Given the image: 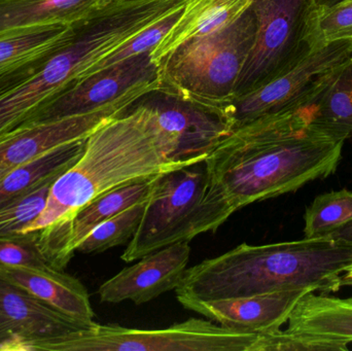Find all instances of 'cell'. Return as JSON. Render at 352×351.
I'll list each match as a JSON object with an SVG mask.
<instances>
[{
	"instance_id": "obj_17",
	"label": "cell",
	"mask_w": 352,
	"mask_h": 351,
	"mask_svg": "<svg viewBox=\"0 0 352 351\" xmlns=\"http://www.w3.org/2000/svg\"><path fill=\"white\" fill-rule=\"evenodd\" d=\"M299 109L308 129L352 141V59L332 70Z\"/></svg>"
},
{
	"instance_id": "obj_30",
	"label": "cell",
	"mask_w": 352,
	"mask_h": 351,
	"mask_svg": "<svg viewBox=\"0 0 352 351\" xmlns=\"http://www.w3.org/2000/svg\"><path fill=\"white\" fill-rule=\"evenodd\" d=\"M329 237L342 242L352 243V222L339 229L336 232L332 233Z\"/></svg>"
},
{
	"instance_id": "obj_1",
	"label": "cell",
	"mask_w": 352,
	"mask_h": 351,
	"mask_svg": "<svg viewBox=\"0 0 352 351\" xmlns=\"http://www.w3.org/2000/svg\"><path fill=\"white\" fill-rule=\"evenodd\" d=\"M345 140L307 128L300 109L232 131L205 159L209 192L234 214L334 174Z\"/></svg>"
},
{
	"instance_id": "obj_14",
	"label": "cell",
	"mask_w": 352,
	"mask_h": 351,
	"mask_svg": "<svg viewBox=\"0 0 352 351\" xmlns=\"http://www.w3.org/2000/svg\"><path fill=\"white\" fill-rule=\"evenodd\" d=\"M85 327L0 274V351H16L23 342Z\"/></svg>"
},
{
	"instance_id": "obj_28",
	"label": "cell",
	"mask_w": 352,
	"mask_h": 351,
	"mask_svg": "<svg viewBox=\"0 0 352 351\" xmlns=\"http://www.w3.org/2000/svg\"><path fill=\"white\" fill-rule=\"evenodd\" d=\"M345 39H352V0L316 12L308 35L312 49Z\"/></svg>"
},
{
	"instance_id": "obj_5",
	"label": "cell",
	"mask_w": 352,
	"mask_h": 351,
	"mask_svg": "<svg viewBox=\"0 0 352 351\" xmlns=\"http://www.w3.org/2000/svg\"><path fill=\"white\" fill-rule=\"evenodd\" d=\"M256 31L250 8L229 26L184 43L159 64V89L219 113L233 99Z\"/></svg>"
},
{
	"instance_id": "obj_4",
	"label": "cell",
	"mask_w": 352,
	"mask_h": 351,
	"mask_svg": "<svg viewBox=\"0 0 352 351\" xmlns=\"http://www.w3.org/2000/svg\"><path fill=\"white\" fill-rule=\"evenodd\" d=\"M232 212L209 192L205 161L154 177L140 226L122 260L138 261L171 245L214 232Z\"/></svg>"
},
{
	"instance_id": "obj_15",
	"label": "cell",
	"mask_w": 352,
	"mask_h": 351,
	"mask_svg": "<svg viewBox=\"0 0 352 351\" xmlns=\"http://www.w3.org/2000/svg\"><path fill=\"white\" fill-rule=\"evenodd\" d=\"M152 179L111 190L80 208L69 224L53 238L38 245L52 267L63 270L78 245L97 226L133 204L146 201Z\"/></svg>"
},
{
	"instance_id": "obj_18",
	"label": "cell",
	"mask_w": 352,
	"mask_h": 351,
	"mask_svg": "<svg viewBox=\"0 0 352 351\" xmlns=\"http://www.w3.org/2000/svg\"><path fill=\"white\" fill-rule=\"evenodd\" d=\"M252 2V0H184L179 18L151 52L153 61L159 66L184 43L229 26L250 8Z\"/></svg>"
},
{
	"instance_id": "obj_3",
	"label": "cell",
	"mask_w": 352,
	"mask_h": 351,
	"mask_svg": "<svg viewBox=\"0 0 352 351\" xmlns=\"http://www.w3.org/2000/svg\"><path fill=\"white\" fill-rule=\"evenodd\" d=\"M352 270V243L330 237L272 245L242 243L186 269L177 299L219 300L310 288L337 293Z\"/></svg>"
},
{
	"instance_id": "obj_32",
	"label": "cell",
	"mask_w": 352,
	"mask_h": 351,
	"mask_svg": "<svg viewBox=\"0 0 352 351\" xmlns=\"http://www.w3.org/2000/svg\"><path fill=\"white\" fill-rule=\"evenodd\" d=\"M352 286V276L346 273L342 276V286Z\"/></svg>"
},
{
	"instance_id": "obj_23",
	"label": "cell",
	"mask_w": 352,
	"mask_h": 351,
	"mask_svg": "<svg viewBox=\"0 0 352 351\" xmlns=\"http://www.w3.org/2000/svg\"><path fill=\"white\" fill-rule=\"evenodd\" d=\"M146 202L133 204L101 223L80 242L76 251L88 255L103 253L129 242L140 226Z\"/></svg>"
},
{
	"instance_id": "obj_27",
	"label": "cell",
	"mask_w": 352,
	"mask_h": 351,
	"mask_svg": "<svg viewBox=\"0 0 352 351\" xmlns=\"http://www.w3.org/2000/svg\"><path fill=\"white\" fill-rule=\"evenodd\" d=\"M182 12V5L176 8L175 10L167 14L161 20L157 21L156 23L151 25L148 28L140 31L138 34L132 37L127 43H124L111 55L107 56L104 59L93 65L82 78L91 76V74L95 73L99 70L104 69V68L109 67V66L113 65L118 62L123 61V60L133 57V56L140 55V54L146 53V52H152L154 47L160 43L161 39L165 36V34L170 30L171 27L175 25Z\"/></svg>"
},
{
	"instance_id": "obj_6",
	"label": "cell",
	"mask_w": 352,
	"mask_h": 351,
	"mask_svg": "<svg viewBox=\"0 0 352 351\" xmlns=\"http://www.w3.org/2000/svg\"><path fill=\"white\" fill-rule=\"evenodd\" d=\"M258 336L209 319H190L158 330L94 323L66 335L29 340L18 351H248Z\"/></svg>"
},
{
	"instance_id": "obj_31",
	"label": "cell",
	"mask_w": 352,
	"mask_h": 351,
	"mask_svg": "<svg viewBox=\"0 0 352 351\" xmlns=\"http://www.w3.org/2000/svg\"><path fill=\"white\" fill-rule=\"evenodd\" d=\"M314 1H316V12H322L346 0H314Z\"/></svg>"
},
{
	"instance_id": "obj_29",
	"label": "cell",
	"mask_w": 352,
	"mask_h": 351,
	"mask_svg": "<svg viewBox=\"0 0 352 351\" xmlns=\"http://www.w3.org/2000/svg\"><path fill=\"white\" fill-rule=\"evenodd\" d=\"M0 266L52 267L39 249L36 232L16 233L0 237Z\"/></svg>"
},
{
	"instance_id": "obj_8",
	"label": "cell",
	"mask_w": 352,
	"mask_h": 351,
	"mask_svg": "<svg viewBox=\"0 0 352 351\" xmlns=\"http://www.w3.org/2000/svg\"><path fill=\"white\" fill-rule=\"evenodd\" d=\"M352 56V39L335 41L314 49L291 69L219 109L230 130L263 117L297 111L332 70Z\"/></svg>"
},
{
	"instance_id": "obj_21",
	"label": "cell",
	"mask_w": 352,
	"mask_h": 351,
	"mask_svg": "<svg viewBox=\"0 0 352 351\" xmlns=\"http://www.w3.org/2000/svg\"><path fill=\"white\" fill-rule=\"evenodd\" d=\"M86 139L58 146L6 173L0 179V206L57 179L82 156Z\"/></svg>"
},
{
	"instance_id": "obj_12",
	"label": "cell",
	"mask_w": 352,
	"mask_h": 351,
	"mask_svg": "<svg viewBox=\"0 0 352 351\" xmlns=\"http://www.w3.org/2000/svg\"><path fill=\"white\" fill-rule=\"evenodd\" d=\"M188 242L175 243L138 260L99 286L102 303L142 305L179 286L190 262Z\"/></svg>"
},
{
	"instance_id": "obj_2",
	"label": "cell",
	"mask_w": 352,
	"mask_h": 351,
	"mask_svg": "<svg viewBox=\"0 0 352 351\" xmlns=\"http://www.w3.org/2000/svg\"><path fill=\"white\" fill-rule=\"evenodd\" d=\"M192 164L196 162L173 160V146L155 111L138 98L88 136L82 156L52 185L43 212L19 233L35 231L41 245L59 234L95 198Z\"/></svg>"
},
{
	"instance_id": "obj_20",
	"label": "cell",
	"mask_w": 352,
	"mask_h": 351,
	"mask_svg": "<svg viewBox=\"0 0 352 351\" xmlns=\"http://www.w3.org/2000/svg\"><path fill=\"white\" fill-rule=\"evenodd\" d=\"M287 331L352 343V298L306 294L289 317Z\"/></svg>"
},
{
	"instance_id": "obj_9",
	"label": "cell",
	"mask_w": 352,
	"mask_h": 351,
	"mask_svg": "<svg viewBox=\"0 0 352 351\" xmlns=\"http://www.w3.org/2000/svg\"><path fill=\"white\" fill-rule=\"evenodd\" d=\"M159 82V66L151 52H146L72 82L35 109L19 128L92 113L134 89Z\"/></svg>"
},
{
	"instance_id": "obj_16",
	"label": "cell",
	"mask_w": 352,
	"mask_h": 351,
	"mask_svg": "<svg viewBox=\"0 0 352 351\" xmlns=\"http://www.w3.org/2000/svg\"><path fill=\"white\" fill-rule=\"evenodd\" d=\"M0 274L74 321L84 326L95 323L88 291L63 270L0 266Z\"/></svg>"
},
{
	"instance_id": "obj_13",
	"label": "cell",
	"mask_w": 352,
	"mask_h": 351,
	"mask_svg": "<svg viewBox=\"0 0 352 351\" xmlns=\"http://www.w3.org/2000/svg\"><path fill=\"white\" fill-rule=\"evenodd\" d=\"M310 292L314 291L300 288L219 300H177L184 308L221 327L243 333L263 334L280 329L289 321L298 302Z\"/></svg>"
},
{
	"instance_id": "obj_7",
	"label": "cell",
	"mask_w": 352,
	"mask_h": 351,
	"mask_svg": "<svg viewBox=\"0 0 352 351\" xmlns=\"http://www.w3.org/2000/svg\"><path fill=\"white\" fill-rule=\"evenodd\" d=\"M250 8L256 37L233 98L291 69L314 51L308 35L316 14L314 0H252Z\"/></svg>"
},
{
	"instance_id": "obj_11",
	"label": "cell",
	"mask_w": 352,
	"mask_h": 351,
	"mask_svg": "<svg viewBox=\"0 0 352 351\" xmlns=\"http://www.w3.org/2000/svg\"><path fill=\"white\" fill-rule=\"evenodd\" d=\"M140 99L155 111L159 126L173 146V160L202 162L231 133L219 111L159 87Z\"/></svg>"
},
{
	"instance_id": "obj_26",
	"label": "cell",
	"mask_w": 352,
	"mask_h": 351,
	"mask_svg": "<svg viewBox=\"0 0 352 351\" xmlns=\"http://www.w3.org/2000/svg\"><path fill=\"white\" fill-rule=\"evenodd\" d=\"M351 342L278 329L258 334L248 351H347Z\"/></svg>"
},
{
	"instance_id": "obj_24",
	"label": "cell",
	"mask_w": 352,
	"mask_h": 351,
	"mask_svg": "<svg viewBox=\"0 0 352 351\" xmlns=\"http://www.w3.org/2000/svg\"><path fill=\"white\" fill-rule=\"evenodd\" d=\"M69 25L31 27L0 38V74L61 36Z\"/></svg>"
},
{
	"instance_id": "obj_25",
	"label": "cell",
	"mask_w": 352,
	"mask_h": 351,
	"mask_svg": "<svg viewBox=\"0 0 352 351\" xmlns=\"http://www.w3.org/2000/svg\"><path fill=\"white\" fill-rule=\"evenodd\" d=\"M55 181L51 179L27 195L0 206V237L16 234L38 218Z\"/></svg>"
},
{
	"instance_id": "obj_19",
	"label": "cell",
	"mask_w": 352,
	"mask_h": 351,
	"mask_svg": "<svg viewBox=\"0 0 352 351\" xmlns=\"http://www.w3.org/2000/svg\"><path fill=\"white\" fill-rule=\"evenodd\" d=\"M113 0H0V38L49 24L72 25L96 14Z\"/></svg>"
},
{
	"instance_id": "obj_33",
	"label": "cell",
	"mask_w": 352,
	"mask_h": 351,
	"mask_svg": "<svg viewBox=\"0 0 352 351\" xmlns=\"http://www.w3.org/2000/svg\"><path fill=\"white\" fill-rule=\"evenodd\" d=\"M346 274H349V275L352 276V270H351V271L347 272Z\"/></svg>"
},
{
	"instance_id": "obj_22",
	"label": "cell",
	"mask_w": 352,
	"mask_h": 351,
	"mask_svg": "<svg viewBox=\"0 0 352 351\" xmlns=\"http://www.w3.org/2000/svg\"><path fill=\"white\" fill-rule=\"evenodd\" d=\"M304 222L306 239L324 238L346 226L352 222V192L342 189L318 195L306 208Z\"/></svg>"
},
{
	"instance_id": "obj_10",
	"label": "cell",
	"mask_w": 352,
	"mask_h": 351,
	"mask_svg": "<svg viewBox=\"0 0 352 351\" xmlns=\"http://www.w3.org/2000/svg\"><path fill=\"white\" fill-rule=\"evenodd\" d=\"M159 84H146L130 91L115 102L84 115L43 122L18 128L0 138V179L23 163L58 146L86 139L101 124L125 111L138 98Z\"/></svg>"
},
{
	"instance_id": "obj_34",
	"label": "cell",
	"mask_w": 352,
	"mask_h": 351,
	"mask_svg": "<svg viewBox=\"0 0 352 351\" xmlns=\"http://www.w3.org/2000/svg\"><path fill=\"white\" fill-rule=\"evenodd\" d=\"M351 59H352V56H351Z\"/></svg>"
}]
</instances>
